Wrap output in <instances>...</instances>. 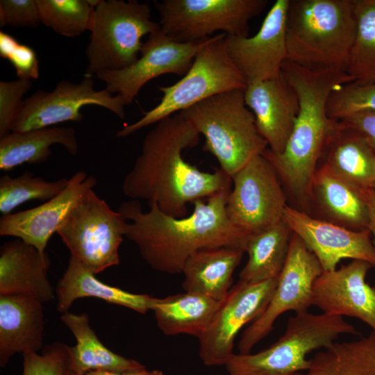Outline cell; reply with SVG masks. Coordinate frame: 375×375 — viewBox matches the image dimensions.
Listing matches in <instances>:
<instances>
[{"instance_id":"cell-1","label":"cell","mask_w":375,"mask_h":375,"mask_svg":"<svg viewBox=\"0 0 375 375\" xmlns=\"http://www.w3.org/2000/svg\"><path fill=\"white\" fill-rule=\"evenodd\" d=\"M200 135L180 112L156 123L124 176L123 193L179 218L185 217L188 203L231 190L232 179L221 169L201 171L183 158V151L198 144Z\"/></svg>"},{"instance_id":"cell-2","label":"cell","mask_w":375,"mask_h":375,"mask_svg":"<svg viewBox=\"0 0 375 375\" xmlns=\"http://www.w3.org/2000/svg\"><path fill=\"white\" fill-rule=\"evenodd\" d=\"M229 191L217 193L206 201H194L193 212L179 218L156 206L144 212L138 200L124 201L117 210L126 220L124 236L136 244L153 269L169 274L181 273L188 258L203 249L227 247L245 252L250 235L236 227L227 215Z\"/></svg>"},{"instance_id":"cell-3","label":"cell","mask_w":375,"mask_h":375,"mask_svg":"<svg viewBox=\"0 0 375 375\" xmlns=\"http://www.w3.org/2000/svg\"><path fill=\"white\" fill-rule=\"evenodd\" d=\"M281 72L297 92L299 110L283 152L267 149L263 154L292 192L304 199L312 194L317 162L340 123L327 114L328 97L353 80L347 72L312 70L288 60Z\"/></svg>"},{"instance_id":"cell-4","label":"cell","mask_w":375,"mask_h":375,"mask_svg":"<svg viewBox=\"0 0 375 375\" xmlns=\"http://www.w3.org/2000/svg\"><path fill=\"white\" fill-rule=\"evenodd\" d=\"M285 33L287 60L347 72L356 33L354 0H290Z\"/></svg>"},{"instance_id":"cell-5","label":"cell","mask_w":375,"mask_h":375,"mask_svg":"<svg viewBox=\"0 0 375 375\" xmlns=\"http://www.w3.org/2000/svg\"><path fill=\"white\" fill-rule=\"evenodd\" d=\"M243 90L227 91L179 112L206 138L203 149L212 154L231 178L268 144L260 134Z\"/></svg>"},{"instance_id":"cell-6","label":"cell","mask_w":375,"mask_h":375,"mask_svg":"<svg viewBox=\"0 0 375 375\" xmlns=\"http://www.w3.org/2000/svg\"><path fill=\"white\" fill-rule=\"evenodd\" d=\"M344 334L360 333L340 316L297 312L270 347L256 353H233L225 367L229 375H294L308 369L310 352L328 347Z\"/></svg>"},{"instance_id":"cell-7","label":"cell","mask_w":375,"mask_h":375,"mask_svg":"<svg viewBox=\"0 0 375 375\" xmlns=\"http://www.w3.org/2000/svg\"><path fill=\"white\" fill-rule=\"evenodd\" d=\"M225 36L223 33L217 34L201 49L181 79L171 85L159 86L162 93L160 103L140 119L118 131L116 137L126 138L212 96L233 90H244L246 81L227 52Z\"/></svg>"},{"instance_id":"cell-8","label":"cell","mask_w":375,"mask_h":375,"mask_svg":"<svg viewBox=\"0 0 375 375\" xmlns=\"http://www.w3.org/2000/svg\"><path fill=\"white\" fill-rule=\"evenodd\" d=\"M148 3L136 0H101L94 8L85 55V76L118 70L137 61L145 35L158 31Z\"/></svg>"},{"instance_id":"cell-9","label":"cell","mask_w":375,"mask_h":375,"mask_svg":"<svg viewBox=\"0 0 375 375\" xmlns=\"http://www.w3.org/2000/svg\"><path fill=\"white\" fill-rule=\"evenodd\" d=\"M126 220L93 190L70 210L56 233L71 256L94 275L119 263Z\"/></svg>"},{"instance_id":"cell-10","label":"cell","mask_w":375,"mask_h":375,"mask_svg":"<svg viewBox=\"0 0 375 375\" xmlns=\"http://www.w3.org/2000/svg\"><path fill=\"white\" fill-rule=\"evenodd\" d=\"M266 0H162L154 1L162 31L180 42L206 40L217 31L248 36L249 22L267 4Z\"/></svg>"},{"instance_id":"cell-11","label":"cell","mask_w":375,"mask_h":375,"mask_svg":"<svg viewBox=\"0 0 375 375\" xmlns=\"http://www.w3.org/2000/svg\"><path fill=\"white\" fill-rule=\"evenodd\" d=\"M226 199L230 221L249 235L282 221L286 204L279 176L262 153L252 158L232 177Z\"/></svg>"},{"instance_id":"cell-12","label":"cell","mask_w":375,"mask_h":375,"mask_svg":"<svg viewBox=\"0 0 375 375\" xmlns=\"http://www.w3.org/2000/svg\"><path fill=\"white\" fill-rule=\"evenodd\" d=\"M323 272L316 256L292 233L287 258L274 293L264 312L244 331L238 346L240 353H249L272 331L282 314L308 311L312 306L314 283Z\"/></svg>"},{"instance_id":"cell-13","label":"cell","mask_w":375,"mask_h":375,"mask_svg":"<svg viewBox=\"0 0 375 375\" xmlns=\"http://www.w3.org/2000/svg\"><path fill=\"white\" fill-rule=\"evenodd\" d=\"M278 278L260 283L239 280L218 306L205 331L198 338L199 354L207 366L226 364L240 330L256 320L267 306Z\"/></svg>"},{"instance_id":"cell-14","label":"cell","mask_w":375,"mask_h":375,"mask_svg":"<svg viewBox=\"0 0 375 375\" xmlns=\"http://www.w3.org/2000/svg\"><path fill=\"white\" fill-rule=\"evenodd\" d=\"M217 35L194 42H180L160 28L149 35L142 44L140 57L133 65L122 69L101 71L95 76L106 83L108 92L122 96L127 106L153 78L166 74L183 76L197 53Z\"/></svg>"},{"instance_id":"cell-15","label":"cell","mask_w":375,"mask_h":375,"mask_svg":"<svg viewBox=\"0 0 375 375\" xmlns=\"http://www.w3.org/2000/svg\"><path fill=\"white\" fill-rule=\"evenodd\" d=\"M88 105L105 108L121 119L125 117L126 104L122 96H113L106 89L96 90L92 76L85 75L78 83L62 80L52 91L40 90L24 99L12 132L81 122L83 118L81 109Z\"/></svg>"},{"instance_id":"cell-16","label":"cell","mask_w":375,"mask_h":375,"mask_svg":"<svg viewBox=\"0 0 375 375\" xmlns=\"http://www.w3.org/2000/svg\"><path fill=\"white\" fill-rule=\"evenodd\" d=\"M290 0H277L252 37L224 38L227 52L247 85L267 80L281 72L287 60L285 24Z\"/></svg>"},{"instance_id":"cell-17","label":"cell","mask_w":375,"mask_h":375,"mask_svg":"<svg viewBox=\"0 0 375 375\" xmlns=\"http://www.w3.org/2000/svg\"><path fill=\"white\" fill-rule=\"evenodd\" d=\"M282 220L316 256L324 272L335 269L342 259L364 260L375 267V248L369 229L351 230L288 206Z\"/></svg>"},{"instance_id":"cell-18","label":"cell","mask_w":375,"mask_h":375,"mask_svg":"<svg viewBox=\"0 0 375 375\" xmlns=\"http://www.w3.org/2000/svg\"><path fill=\"white\" fill-rule=\"evenodd\" d=\"M372 267L368 262L353 260L323 272L312 287V306L326 314L358 319L375 333V286L366 281Z\"/></svg>"},{"instance_id":"cell-19","label":"cell","mask_w":375,"mask_h":375,"mask_svg":"<svg viewBox=\"0 0 375 375\" xmlns=\"http://www.w3.org/2000/svg\"><path fill=\"white\" fill-rule=\"evenodd\" d=\"M97 182L94 176H88L83 170L76 172L67 187L51 199L33 208L2 215L0 235L20 239L45 253L49 239L65 217Z\"/></svg>"},{"instance_id":"cell-20","label":"cell","mask_w":375,"mask_h":375,"mask_svg":"<svg viewBox=\"0 0 375 375\" xmlns=\"http://www.w3.org/2000/svg\"><path fill=\"white\" fill-rule=\"evenodd\" d=\"M244 93L269 150L282 153L299 110L296 91L281 72L274 78L247 85Z\"/></svg>"},{"instance_id":"cell-21","label":"cell","mask_w":375,"mask_h":375,"mask_svg":"<svg viewBox=\"0 0 375 375\" xmlns=\"http://www.w3.org/2000/svg\"><path fill=\"white\" fill-rule=\"evenodd\" d=\"M48 254L20 239L8 241L0 249V294H20L42 303L56 298L49 278Z\"/></svg>"},{"instance_id":"cell-22","label":"cell","mask_w":375,"mask_h":375,"mask_svg":"<svg viewBox=\"0 0 375 375\" xmlns=\"http://www.w3.org/2000/svg\"><path fill=\"white\" fill-rule=\"evenodd\" d=\"M42 303L20 294H0V366L12 356L38 353L44 348Z\"/></svg>"},{"instance_id":"cell-23","label":"cell","mask_w":375,"mask_h":375,"mask_svg":"<svg viewBox=\"0 0 375 375\" xmlns=\"http://www.w3.org/2000/svg\"><path fill=\"white\" fill-rule=\"evenodd\" d=\"M244 253L227 247L196 251L188 258L182 269L184 290L221 301L233 286V275Z\"/></svg>"},{"instance_id":"cell-24","label":"cell","mask_w":375,"mask_h":375,"mask_svg":"<svg viewBox=\"0 0 375 375\" xmlns=\"http://www.w3.org/2000/svg\"><path fill=\"white\" fill-rule=\"evenodd\" d=\"M55 290L56 308L61 313L68 312L78 299L92 297L145 314L150 310L152 299L148 294L128 292L104 283L71 256L67 269Z\"/></svg>"},{"instance_id":"cell-25","label":"cell","mask_w":375,"mask_h":375,"mask_svg":"<svg viewBox=\"0 0 375 375\" xmlns=\"http://www.w3.org/2000/svg\"><path fill=\"white\" fill-rule=\"evenodd\" d=\"M339 122L324 165L357 188L375 189V151L362 135Z\"/></svg>"},{"instance_id":"cell-26","label":"cell","mask_w":375,"mask_h":375,"mask_svg":"<svg viewBox=\"0 0 375 375\" xmlns=\"http://www.w3.org/2000/svg\"><path fill=\"white\" fill-rule=\"evenodd\" d=\"M53 144H60L76 156L78 143L75 129L54 126L11 132L0 138V169L10 171L24 163H42L51 155Z\"/></svg>"},{"instance_id":"cell-27","label":"cell","mask_w":375,"mask_h":375,"mask_svg":"<svg viewBox=\"0 0 375 375\" xmlns=\"http://www.w3.org/2000/svg\"><path fill=\"white\" fill-rule=\"evenodd\" d=\"M62 323L74 335L76 344L70 347L69 366L85 374L88 372L99 370L122 373L145 367L134 359L117 354L99 340L90 325L87 313H62Z\"/></svg>"},{"instance_id":"cell-28","label":"cell","mask_w":375,"mask_h":375,"mask_svg":"<svg viewBox=\"0 0 375 375\" xmlns=\"http://www.w3.org/2000/svg\"><path fill=\"white\" fill-rule=\"evenodd\" d=\"M219 301L185 292L165 298L152 297L150 310L166 335L186 334L199 338L208 326Z\"/></svg>"},{"instance_id":"cell-29","label":"cell","mask_w":375,"mask_h":375,"mask_svg":"<svg viewBox=\"0 0 375 375\" xmlns=\"http://www.w3.org/2000/svg\"><path fill=\"white\" fill-rule=\"evenodd\" d=\"M312 192L324 211L344 227L368 229V213L359 188L354 187L323 165L315 175Z\"/></svg>"},{"instance_id":"cell-30","label":"cell","mask_w":375,"mask_h":375,"mask_svg":"<svg viewBox=\"0 0 375 375\" xmlns=\"http://www.w3.org/2000/svg\"><path fill=\"white\" fill-rule=\"evenodd\" d=\"M292 232L283 222L249 235L246 251L248 260L240 280L260 283L278 278L285 262Z\"/></svg>"},{"instance_id":"cell-31","label":"cell","mask_w":375,"mask_h":375,"mask_svg":"<svg viewBox=\"0 0 375 375\" xmlns=\"http://www.w3.org/2000/svg\"><path fill=\"white\" fill-rule=\"evenodd\" d=\"M294 375H375V333L333 342L310 359L305 373Z\"/></svg>"},{"instance_id":"cell-32","label":"cell","mask_w":375,"mask_h":375,"mask_svg":"<svg viewBox=\"0 0 375 375\" xmlns=\"http://www.w3.org/2000/svg\"><path fill=\"white\" fill-rule=\"evenodd\" d=\"M356 33L347 73L353 82H375V0H354Z\"/></svg>"},{"instance_id":"cell-33","label":"cell","mask_w":375,"mask_h":375,"mask_svg":"<svg viewBox=\"0 0 375 375\" xmlns=\"http://www.w3.org/2000/svg\"><path fill=\"white\" fill-rule=\"evenodd\" d=\"M68 182L66 178L47 181L28 171L17 177L4 175L0 178V212L6 215L28 201H49L59 194Z\"/></svg>"},{"instance_id":"cell-34","label":"cell","mask_w":375,"mask_h":375,"mask_svg":"<svg viewBox=\"0 0 375 375\" xmlns=\"http://www.w3.org/2000/svg\"><path fill=\"white\" fill-rule=\"evenodd\" d=\"M42 23L56 33L75 38L89 31L94 8L87 0H36Z\"/></svg>"},{"instance_id":"cell-35","label":"cell","mask_w":375,"mask_h":375,"mask_svg":"<svg viewBox=\"0 0 375 375\" xmlns=\"http://www.w3.org/2000/svg\"><path fill=\"white\" fill-rule=\"evenodd\" d=\"M326 111L335 120L361 112H375V82H350L338 87L328 97Z\"/></svg>"},{"instance_id":"cell-36","label":"cell","mask_w":375,"mask_h":375,"mask_svg":"<svg viewBox=\"0 0 375 375\" xmlns=\"http://www.w3.org/2000/svg\"><path fill=\"white\" fill-rule=\"evenodd\" d=\"M70 347L55 342L45 346L42 353L22 354V375H65L69 363Z\"/></svg>"},{"instance_id":"cell-37","label":"cell","mask_w":375,"mask_h":375,"mask_svg":"<svg viewBox=\"0 0 375 375\" xmlns=\"http://www.w3.org/2000/svg\"><path fill=\"white\" fill-rule=\"evenodd\" d=\"M0 56L12 65L19 78H38L39 62L35 51L3 31L0 32Z\"/></svg>"},{"instance_id":"cell-38","label":"cell","mask_w":375,"mask_h":375,"mask_svg":"<svg viewBox=\"0 0 375 375\" xmlns=\"http://www.w3.org/2000/svg\"><path fill=\"white\" fill-rule=\"evenodd\" d=\"M31 87L32 81L29 79L0 81V138L12 132L23 97Z\"/></svg>"},{"instance_id":"cell-39","label":"cell","mask_w":375,"mask_h":375,"mask_svg":"<svg viewBox=\"0 0 375 375\" xmlns=\"http://www.w3.org/2000/svg\"><path fill=\"white\" fill-rule=\"evenodd\" d=\"M41 22L36 0L0 1V26L36 27Z\"/></svg>"},{"instance_id":"cell-40","label":"cell","mask_w":375,"mask_h":375,"mask_svg":"<svg viewBox=\"0 0 375 375\" xmlns=\"http://www.w3.org/2000/svg\"><path fill=\"white\" fill-rule=\"evenodd\" d=\"M362 135L375 151V112H361L340 119Z\"/></svg>"},{"instance_id":"cell-41","label":"cell","mask_w":375,"mask_h":375,"mask_svg":"<svg viewBox=\"0 0 375 375\" xmlns=\"http://www.w3.org/2000/svg\"><path fill=\"white\" fill-rule=\"evenodd\" d=\"M368 213V229L373 235L372 243L375 248V189L359 188Z\"/></svg>"},{"instance_id":"cell-42","label":"cell","mask_w":375,"mask_h":375,"mask_svg":"<svg viewBox=\"0 0 375 375\" xmlns=\"http://www.w3.org/2000/svg\"><path fill=\"white\" fill-rule=\"evenodd\" d=\"M85 375H165L162 371L152 370L149 371L144 368L131 370L122 373H116L107 371L94 370L90 371L85 374Z\"/></svg>"},{"instance_id":"cell-43","label":"cell","mask_w":375,"mask_h":375,"mask_svg":"<svg viewBox=\"0 0 375 375\" xmlns=\"http://www.w3.org/2000/svg\"><path fill=\"white\" fill-rule=\"evenodd\" d=\"M70 350V349H69ZM65 375H85L84 374L80 373L74 369H73L70 366L69 363H68L67 368L66 369Z\"/></svg>"}]
</instances>
